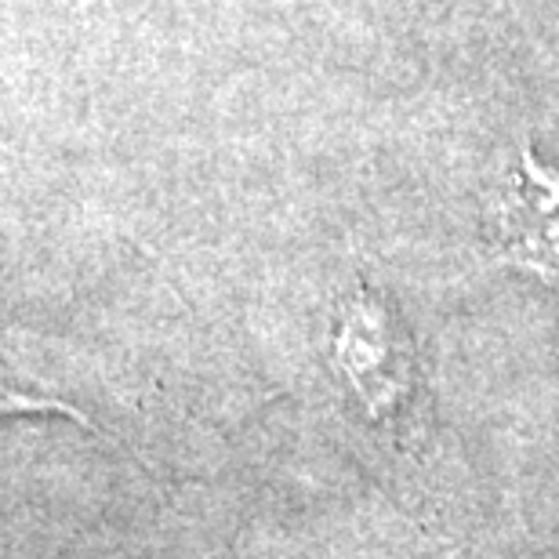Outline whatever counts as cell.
Returning a JSON list of instances; mask_svg holds the SVG:
<instances>
[{
  "instance_id": "1",
  "label": "cell",
  "mask_w": 559,
  "mask_h": 559,
  "mask_svg": "<svg viewBox=\"0 0 559 559\" xmlns=\"http://www.w3.org/2000/svg\"><path fill=\"white\" fill-rule=\"evenodd\" d=\"M495 211L501 262L559 284V171L534 160L527 142Z\"/></svg>"
}]
</instances>
